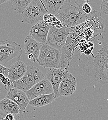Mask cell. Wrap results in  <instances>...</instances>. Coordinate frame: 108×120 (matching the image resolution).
<instances>
[{"mask_svg": "<svg viewBox=\"0 0 108 120\" xmlns=\"http://www.w3.org/2000/svg\"><path fill=\"white\" fill-rule=\"evenodd\" d=\"M27 66L23 61H18L8 68L7 78L12 82L22 78L26 72Z\"/></svg>", "mask_w": 108, "mask_h": 120, "instance_id": "5bb4252c", "label": "cell"}, {"mask_svg": "<svg viewBox=\"0 0 108 120\" xmlns=\"http://www.w3.org/2000/svg\"><path fill=\"white\" fill-rule=\"evenodd\" d=\"M0 74L5 75L7 77L8 76V68H6L0 64Z\"/></svg>", "mask_w": 108, "mask_h": 120, "instance_id": "7402d4cb", "label": "cell"}, {"mask_svg": "<svg viewBox=\"0 0 108 120\" xmlns=\"http://www.w3.org/2000/svg\"><path fill=\"white\" fill-rule=\"evenodd\" d=\"M73 49L71 46L67 45L66 43L60 49L61 58L58 68L65 70L68 69L73 54Z\"/></svg>", "mask_w": 108, "mask_h": 120, "instance_id": "2e32d148", "label": "cell"}, {"mask_svg": "<svg viewBox=\"0 0 108 120\" xmlns=\"http://www.w3.org/2000/svg\"><path fill=\"white\" fill-rule=\"evenodd\" d=\"M71 28L67 26H51L48 33L46 44L60 50L66 43Z\"/></svg>", "mask_w": 108, "mask_h": 120, "instance_id": "52a82bcc", "label": "cell"}, {"mask_svg": "<svg viewBox=\"0 0 108 120\" xmlns=\"http://www.w3.org/2000/svg\"><path fill=\"white\" fill-rule=\"evenodd\" d=\"M53 92L52 86L46 78L34 85L31 89L25 91L30 101L40 96L49 94Z\"/></svg>", "mask_w": 108, "mask_h": 120, "instance_id": "9c48e42d", "label": "cell"}, {"mask_svg": "<svg viewBox=\"0 0 108 120\" xmlns=\"http://www.w3.org/2000/svg\"><path fill=\"white\" fill-rule=\"evenodd\" d=\"M45 78L44 74L39 68L29 65L27 66L26 72L24 76L20 79L12 82V85L14 88L25 92Z\"/></svg>", "mask_w": 108, "mask_h": 120, "instance_id": "277c9868", "label": "cell"}, {"mask_svg": "<svg viewBox=\"0 0 108 120\" xmlns=\"http://www.w3.org/2000/svg\"><path fill=\"white\" fill-rule=\"evenodd\" d=\"M22 49L19 44L9 39L0 41V64L9 68L19 61Z\"/></svg>", "mask_w": 108, "mask_h": 120, "instance_id": "3957f363", "label": "cell"}, {"mask_svg": "<svg viewBox=\"0 0 108 120\" xmlns=\"http://www.w3.org/2000/svg\"><path fill=\"white\" fill-rule=\"evenodd\" d=\"M12 114L14 117L19 114V108L15 103L10 99L5 98L0 101V115L6 116Z\"/></svg>", "mask_w": 108, "mask_h": 120, "instance_id": "9a60e30c", "label": "cell"}, {"mask_svg": "<svg viewBox=\"0 0 108 120\" xmlns=\"http://www.w3.org/2000/svg\"><path fill=\"white\" fill-rule=\"evenodd\" d=\"M100 8L105 14L108 15V3L103 2L100 6Z\"/></svg>", "mask_w": 108, "mask_h": 120, "instance_id": "44dd1931", "label": "cell"}, {"mask_svg": "<svg viewBox=\"0 0 108 120\" xmlns=\"http://www.w3.org/2000/svg\"><path fill=\"white\" fill-rule=\"evenodd\" d=\"M99 51L108 58V43L104 45Z\"/></svg>", "mask_w": 108, "mask_h": 120, "instance_id": "603a6c76", "label": "cell"}, {"mask_svg": "<svg viewBox=\"0 0 108 120\" xmlns=\"http://www.w3.org/2000/svg\"><path fill=\"white\" fill-rule=\"evenodd\" d=\"M60 58V50L45 44L42 45L40 49L37 62L44 68H58Z\"/></svg>", "mask_w": 108, "mask_h": 120, "instance_id": "8992f818", "label": "cell"}, {"mask_svg": "<svg viewBox=\"0 0 108 120\" xmlns=\"http://www.w3.org/2000/svg\"><path fill=\"white\" fill-rule=\"evenodd\" d=\"M40 0V1H41V2H42V4H43V6H44V5H43V3H42V0Z\"/></svg>", "mask_w": 108, "mask_h": 120, "instance_id": "4316f807", "label": "cell"}, {"mask_svg": "<svg viewBox=\"0 0 108 120\" xmlns=\"http://www.w3.org/2000/svg\"><path fill=\"white\" fill-rule=\"evenodd\" d=\"M51 26L43 20L34 25L31 29L29 35L36 42L45 44Z\"/></svg>", "mask_w": 108, "mask_h": 120, "instance_id": "30bf717a", "label": "cell"}, {"mask_svg": "<svg viewBox=\"0 0 108 120\" xmlns=\"http://www.w3.org/2000/svg\"><path fill=\"white\" fill-rule=\"evenodd\" d=\"M103 2H105V3H108V0H102Z\"/></svg>", "mask_w": 108, "mask_h": 120, "instance_id": "484cf974", "label": "cell"}, {"mask_svg": "<svg viewBox=\"0 0 108 120\" xmlns=\"http://www.w3.org/2000/svg\"><path fill=\"white\" fill-rule=\"evenodd\" d=\"M43 45L34 40L30 35L27 36L24 39V47L25 54L31 61L37 62L40 49Z\"/></svg>", "mask_w": 108, "mask_h": 120, "instance_id": "4fadbf2b", "label": "cell"}, {"mask_svg": "<svg viewBox=\"0 0 108 120\" xmlns=\"http://www.w3.org/2000/svg\"><path fill=\"white\" fill-rule=\"evenodd\" d=\"M83 69L95 81L102 85L108 84V58L99 51L83 67Z\"/></svg>", "mask_w": 108, "mask_h": 120, "instance_id": "7a4b0ae2", "label": "cell"}, {"mask_svg": "<svg viewBox=\"0 0 108 120\" xmlns=\"http://www.w3.org/2000/svg\"><path fill=\"white\" fill-rule=\"evenodd\" d=\"M56 98V96L53 92L51 94L42 95L37 97L30 100L29 105L33 107L40 108L52 103Z\"/></svg>", "mask_w": 108, "mask_h": 120, "instance_id": "e0dca14e", "label": "cell"}, {"mask_svg": "<svg viewBox=\"0 0 108 120\" xmlns=\"http://www.w3.org/2000/svg\"><path fill=\"white\" fill-rule=\"evenodd\" d=\"M89 0H65L56 15L63 24L72 28L87 20L88 15L82 10L83 4Z\"/></svg>", "mask_w": 108, "mask_h": 120, "instance_id": "6da1fadb", "label": "cell"}, {"mask_svg": "<svg viewBox=\"0 0 108 120\" xmlns=\"http://www.w3.org/2000/svg\"><path fill=\"white\" fill-rule=\"evenodd\" d=\"M107 102H108V99H107Z\"/></svg>", "mask_w": 108, "mask_h": 120, "instance_id": "83f0119b", "label": "cell"}, {"mask_svg": "<svg viewBox=\"0 0 108 120\" xmlns=\"http://www.w3.org/2000/svg\"><path fill=\"white\" fill-rule=\"evenodd\" d=\"M49 14L55 15L65 0H42Z\"/></svg>", "mask_w": 108, "mask_h": 120, "instance_id": "ac0fdd59", "label": "cell"}, {"mask_svg": "<svg viewBox=\"0 0 108 120\" xmlns=\"http://www.w3.org/2000/svg\"><path fill=\"white\" fill-rule=\"evenodd\" d=\"M8 0H0V5L5 2H6Z\"/></svg>", "mask_w": 108, "mask_h": 120, "instance_id": "d4e9b609", "label": "cell"}, {"mask_svg": "<svg viewBox=\"0 0 108 120\" xmlns=\"http://www.w3.org/2000/svg\"><path fill=\"white\" fill-rule=\"evenodd\" d=\"M7 90L6 98L10 99L18 106L19 114H25V109L30 102L25 92L15 88L9 89Z\"/></svg>", "mask_w": 108, "mask_h": 120, "instance_id": "ba28073f", "label": "cell"}, {"mask_svg": "<svg viewBox=\"0 0 108 120\" xmlns=\"http://www.w3.org/2000/svg\"><path fill=\"white\" fill-rule=\"evenodd\" d=\"M69 73L68 70L59 68H51L47 71L45 77L51 84L56 96L60 83Z\"/></svg>", "mask_w": 108, "mask_h": 120, "instance_id": "7c38bea8", "label": "cell"}, {"mask_svg": "<svg viewBox=\"0 0 108 120\" xmlns=\"http://www.w3.org/2000/svg\"><path fill=\"white\" fill-rule=\"evenodd\" d=\"M47 14L46 9L40 0H33L21 13V21L35 25L43 21L44 16Z\"/></svg>", "mask_w": 108, "mask_h": 120, "instance_id": "5b68a950", "label": "cell"}, {"mask_svg": "<svg viewBox=\"0 0 108 120\" xmlns=\"http://www.w3.org/2000/svg\"><path fill=\"white\" fill-rule=\"evenodd\" d=\"M82 10L87 15H89L92 12V8L90 4L89 1H86L82 5Z\"/></svg>", "mask_w": 108, "mask_h": 120, "instance_id": "ffe728a7", "label": "cell"}, {"mask_svg": "<svg viewBox=\"0 0 108 120\" xmlns=\"http://www.w3.org/2000/svg\"><path fill=\"white\" fill-rule=\"evenodd\" d=\"M33 0H11L13 9L17 14H21Z\"/></svg>", "mask_w": 108, "mask_h": 120, "instance_id": "d6986e66", "label": "cell"}, {"mask_svg": "<svg viewBox=\"0 0 108 120\" xmlns=\"http://www.w3.org/2000/svg\"><path fill=\"white\" fill-rule=\"evenodd\" d=\"M1 120H16L14 116L12 114H8L5 118H2L0 119Z\"/></svg>", "mask_w": 108, "mask_h": 120, "instance_id": "cb8c5ba5", "label": "cell"}, {"mask_svg": "<svg viewBox=\"0 0 108 120\" xmlns=\"http://www.w3.org/2000/svg\"><path fill=\"white\" fill-rule=\"evenodd\" d=\"M76 78L69 73L62 80L59 84L57 98L60 97H69L72 95L76 91L77 88Z\"/></svg>", "mask_w": 108, "mask_h": 120, "instance_id": "8fae6325", "label": "cell"}]
</instances>
